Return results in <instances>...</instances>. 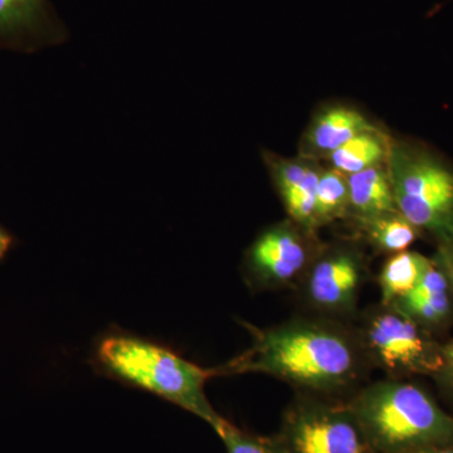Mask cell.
<instances>
[{
    "label": "cell",
    "mask_w": 453,
    "mask_h": 453,
    "mask_svg": "<svg viewBox=\"0 0 453 453\" xmlns=\"http://www.w3.org/2000/svg\"><path fill=\"white\" fill-rule=\"evenodd\" d=\"M431 264L432 258L410 250L390 255L378 276L380 303L390 305L407 295L419 282Z\"/></svg>",
    "instance_id": "9a60e30c"
},
{
    "label": "cell",
    "mask_w": 453,
    "mask_h": 453,
    "mask_svg": "<svg viewBox=\"0 0 453 453\" xmlns=\"http://www.w3.org/2000/svg\"><path fill=\"white\" fill-rule=\"evenodd\" d=\"M396 453H453V446H432Z\"/></svg>",
    "instance_id": "44dd1931"
},
{
    "label": "cell",
    "mask_w": 453,
    "mask_h": 453,
    "mask_svg": "<svg viewBox=\"0 0 453 453\" xmlns=\"http://www.w3.org/2000/svg\"><path fill=\"white\" fill-rule=\"evenodd\" d=\"M64 35L49 0H0L2 43L55 42Z\"/></svg>",
    "instance_id": "30bf717a"
},
{
    "label": "cell",
    "mask_w": 453,
    "mask_h": 453,
    "mask_svg": "<svg viewBox=\"0 0 453 453\" xmlns=\"http://www.w3.org/2000/svg\"><path fill=\"white\" fill-rule=\"evenodd\" d=\"M97 357L116 377L195 414L214 431L225 419L205 395V381L213 377L214 371L154 342L127 335L103 340Z\"/></svg>",
    "instance_id": "3957f363"
},
{
    "label": "cell",
    "mask_w": 453,
    "mask_h": 453,
    "mask_svg": "<svg viewBox=\"0 0 453 453\" xmlns=\"http://www.w3.org/2000/svg\"><path fill=\"white\" fill-rule=\"evenodd\" d=\"M310 232L296 223H280L258 235L246 255V270L259 288L299 286L318 255Z\"/></svg>",
    "instance_id": "ba28073f"
},
{
    "label": "cell",
    "mask_w": 453,
    "mask_h": 453,
    "mask_svg": "<svg viewBox=\"0 0 453 453\" xmlns=\"http://www.w3.org/2000/svg\"><path fill=\"white\" fill-rule=\"evenodd\" d=\"M390 305L436 335L453 324V286L432 258L419 282Z\"/></svg>",
    "instance_id": "9c48e42d"
},
{
    "label": "cell",
    "mask_w": 453,
    "mask_h": 453,
    "mask_svg": "<svg viewBox=\"0 0 453 453\" xmlns=\"http://www.w3.org/2000/svg\"><path fill=\"white\" fill-rule=\"evenodd\" d=\"M273 179L292 222L315 231V196L320 173L310 164L295 160L273 163Z\"/></svg>",
    "instance_id": "8fae6325"
},
{
    "label": "cell",
    "mask_w": 453,
    "mask_h": 453,
    "mask_svg": "<svg viewBox=\"0 0 453 453\" xmlns=\"http://www.w3.org/2000/svg\"><path fill=\"white\" fill-rule=\"evenodd\" d=\"M353 330L366 363L388 378H434L442 365V342L395 306H372Z\"/></svg>",
    "instance_id": "5b68a950"
},
{
    "label": "cell",
    "mask_w": 453,
    "mask_h": 453,
    "mask_svg": "<svg viewBox=\"0 0 453 453\" xmlns=\"http://www.w3.org/2000/svg\"><path fill=\"white\" fill-rule=\"evenodd\" d=\"M277 437L288 453H377L347 402L330 396H297Z\"/></svg>",
    "instance_id": "8992f818"
},
{
    "label": "cell",
    "mask_w": 453,
    "mask_h": 453,
    "mask_svg": "<svg viewBox=\"0 0 453 453\" xmlns=\"http://www.w3.org/2000/svg\"><path fill=\"white\" fill-rule=\"evenodd\" d=\"M390 148L392 145H389L388 140L384 139L383 134L372 129L348 140L330 154L327 159L332 163L333 169L351 175L388 162Z\"/></svg>",
    "instance_id": "2e32d148"
},
{
    "label": "cell",
    "mask_w": 453,
    "mask_h": 453,
    "mask_svg": "<svg viewBox=\"0 0 453 453\" xmlns=\"http://www.w3.org/2000/svg\"><path fill=\"white\" fill-rule=\"evenodd\" d=\"M216 434L225 443L226 453H288L279 437L249 434L226 418L216 429Z\"/></svg>",
    "instance_id": "ac0fdd59"
},
{
    "label": "cell",
    "mask_w": 453,
    "mask_h": 453,
    "mask_svg": "<svg viewBox=\"0 0 453 453\" xmlns=\"http://www.w3.org/2000/svg\"><path fill=\"white\" fill-rule=\"evenodd\" d=\"M357 229L375 251L395 255L407 251L422 235L417 226L399 211L381 214L372 219H354Z\"/></svg>",
    "instance_id": "5bb4252c"
},
{
    "label": "cell",
    "mask_w": 453,
    "mask_h": 453,
    "mask_svg": "<svg viewBox=\"0 0 453 453\" xmlns=\"http://www.w3.org/2000/svg\"><path fill=\"white\" fill-rule=\"evenodd\" d=\"M432 258L436 262L437 266L445 273L447 279L453 286V238L445 242L437 243L436 255Z\"/></svg>",
    "instance_id": "ffe728a7"
},
{
    "label": "cell",
    "mask_w": 453,
    "mask_h": 453,
    "mask_svg": "<svg viewBox=\"0 0 453 453\" xmlns=\"http://www.w3.org/2000/svg\"><path fill=\"white\" fill-rule=\"evenodd\" d=\"M342 323L316 316L266 329L250 327L251 347L214 374L261 372L303 395L334 398L353 388L371 368L353 327Z\"/></svg>",
    "instance_id": "6da1fadb"
},
{
    "label": "cell",
    "mask_w": 453,
    "mask_h": 453,
    "mask_svg": "<svg viewBox=\"0 0 453 453\" xmlns=\"http://www.w3.org/2000/svg\"><path fill=\"white\" fill-rule=\"evenodd\" d=\"M375 129L368 119L356 109L334 106L316 116L306 135L310 153L329 157L348 140Z\"/></svg>",
    "instance_id": "7c38bea8"
},
{
    "label": "cell",
    "mask_w": 453,
    "mask_h": 453,
    "mask_svg": "<svg viewBox=\"0 0 453 453\" xmlns=\"http://www.w3.org/2000/svg\"><path fill=\"white\" fill-rule=\"evenodd\" d=\"M349 205L354 219L398 211L388 170L381 166L348 175Z\"/></svg>",
    "instance_id": "4fadbf2b"
},
{
    "label": "cell",
    "mask_w": 453,
    "mask_h": 453,
    "mask_svg": "<svg viewBox=\"0 0 453 453\" xmlns=\"http://www.w3.org/2000/svg\"><path fill=\"white\" fill-rule=\"evenodd\" d=\"M366 273L365 255L353 247L319 251L299 283L301 295L316 315L342 321L356 314Z\"/></svg>",
    "instance_id": "52a82bcc"
},
{
    "label": "cell",
    "mask_w": 453,
    "mask_h": 453,
    "mask_svg": "<svg viewBox=\"0 0 453 453\" xmlns=\"http://www.w3.org/2000/svg\"><path fill=\"white\" fill-rule=\"evenodd\" d=\"M9 246H11V238L0 229V257L8 251Z\"/></svg>",
    "instance_id": "7402d4cb"
},
{
    "label": "cell",
    "mask_w": 453,
    "mask_h": 453,
    "mask_svg": "<svg viewBox=\"0 0 453 453\" xmlns=\"http://www.w3.org/2000/svg\"><path fill=\"white\" fill-rule=\"evenodd\" d=\"M434 380L437 381L442 392L453 401V339L443 342L442 365Z\"/></svg>",
    "instance_id": "d6986e66"
},
{
    "label": "cell",
    "mask_w": 453,
    "mask_h": 453,
    "mask_svg": "<svg viewBox=\"0 0 453 453\" xmlns=\"http://www.w3.org/2000/svg\"><path fill=\"white\" fill-rule=\"evenodd\" d=\"M350 214L348 175L339 170L321 172L315 196V226L332 223Z\"/></svg>",
    "instance_id": "e0dca14e"
},
{
    "label": "cell",
    "mask_w": 453,
    "mask_h": 453,
    "mask_svg": "<svg viewBox=\"0 0 453 453\" xmlns=\"http://www.w3.org/2000/svg\"><path fill=\"white\" fill-rule=\"evenodd\" d=\"M388 174L395 208L436 243L453 238V164L419 142L392 145Z\"/></svg>",
    "instance_id": "277c9868"
},
{
    "label": "cell",
    "mask_w": 453,
    "mask_h": 453,
    "mask_svg": "<svg viewBox=\"0 0 453 453\" xmlns=\"http://www.w3.org/2000/svg\"><path fill=\"white\" fill-rule=\"evenodd\" d=\"M347 403L377 453L453 446V416L412 381H375Z\"/></svg>",
    "instance_id": "7a4b0ae2"
}]
</instances>
